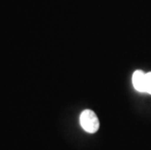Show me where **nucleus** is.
I'll return each instance as SVG.
<instances>
[{
    "mask_svg": "<svg viewBox=\"0 0 151 150\" xmlns=\"http://www.w3.org/2000/svg\"><path fill=\"white\" fill-rule=\"evenodd\" d=\"M80 124L87 133H94L99 130V121L93 110L86 109L80 115Z\"/></svg>",
    "mask_w": 151,
    "mask_h": 150,
    "instance_id": "f257e3e1",
    "label": "nucleus"
},
{
    "mask_svg": "<svg viewBox=\"0 0 151 150\" xmlns=\"http://www.w3.org/2000/svg\"><path fill=\"white\" fill-rule=\"evenodd\" d=\"M145 81L146 73L141 70H137L133 74V85L134 89L139 92H145Z\"/></svg>",
    "mask_w": 151,
    "mask_h": 150,
    "instance_id": "f03ea898",
    "label": "nucleus"
},
{
    "mask_svg": "<svg viewBox=\"0 0 151 150\" xmlns=\"http://www.w3.org/2000/svg\"><path fill=\"white\" fill-rule=\"evenodd\" d=\"M145 93L151 95V72L146 73V81H145Z\"/></svg>",
    "mask_w": 151,
    "mask_h": 150,
    "instance_id": "7ed1b4c3",
    "label": "nucleus"
}]
</instances>
